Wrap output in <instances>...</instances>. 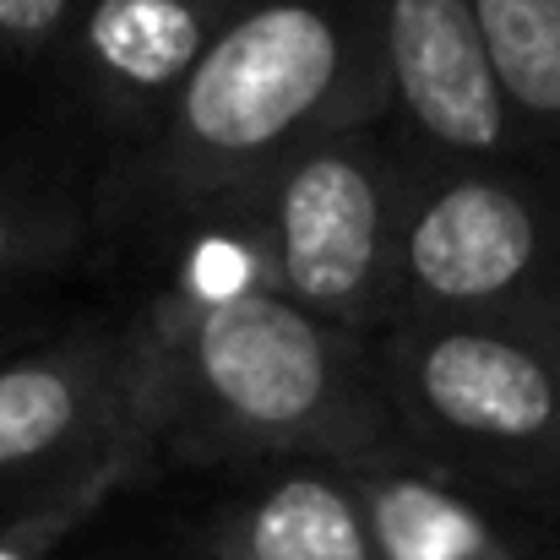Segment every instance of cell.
<instances>
[{"mask_svg": "<svg viewBox=\"0 0 560 560\" xmlns=\"http://www.w3.org/2000/svg\"><path fill=\"white\" fill-rule=\"evenodd\" d=\"M539 523H556V528H560V495H556V501H550V512H545Z\"/></svg>", "mask_w": 560, "mask_h": 560, "instance_id": "obj_15", "label": "cell"}, {"mask_svg": "<svg viewBox=\"0 0 560 560\" xmlns=\"http://www.w3.org/2000/svg\"><path fill=\"white\" fill-rule=\"evenodd\" d=\"M137 311L148 322V468L413 463L381 386L375 338L300 311L267 283L212 300L153 294Z\"/></svg>", "mask_w": 560, "mask_h": 560, "instance_id": "obj_1", "label": "cell"}, {"mask_svg": "<svg viewBox=\"0 0 560 560\" xmlns=\"http://www.w3.org/2000/svg\"><path fill=\"white\" fill-rule=\"evenodd\" d=\"M397 322L560 327V186L517 164H419Z\"/></svg>", "mask_w": 560, "mask_h": 560, "instance_id": "obj_5", "label": "cell"}, {"mask_svg": "<svg viewBox=\"0 0 560 560\" xmlns=\"http://www.w3.org/2000/svg\"><path fill=\"white\" fill-rule=\"evenodd\" d=\"M534 170L560 186V0H468Z\"/></svg>", "mask_w": 560, "mask_h": 560, "instance_id": "obj_11", "label": "cell"}, {"mask_svg": "<svg viewBox=\"0 0 560 560\" xmlns=\"http://www.w3.org/2000/svg\"><path fill=\"white\" fill-rule=\"evenodd\" d=\"M98 212L60 190H11L0 186V283L49 278L71 256H82Z\"/></svg>", "mask_w": 560, "mask_h": 560, "instance_id": "obj_13", "label": "cell"}, {"mask_svg": "<svg viewBox=\"0 0 560 560\" xmlns=\"http://www.w3.org/2000/svg\"><path fill=\"white\" fill-rule=\"evenodd\" d=\"M82 0H0V60L22 71H55Z\"/></svg>", "mask_w": 560, "mask_h": 560, "instance_id": "obj_14", "label": "cell"}, {"mask_svg": "<svg viewBox=\"0 0 560 560\" xmlns=\"http://www.w3.org/2000/svg\"><path fill=\"white\" fill-rule=\"evenodd\" d=\"M386 120L375 0H240L159 126L98 180V223L142 234L250 190L294 148Z\"/></svg>", "mask_w": 560, "mask_h": 560, "instance_id": "obj_2", "label": "cell"}, {"mask_svg": "<svg viewBox=\"0 0 560 560\" xmlns=\"http://www.w3.org/2000/svg\"><path fill=\"white\" fill-rule=\"evenodd\" d=\"M234 5L240 0H82L49 77L71 115L120 159L159 126Z\"/></svg>", "mask_w": 560, "mask_h": 560, "instance_id": "obj_8", "label": "cell"}, {"mask_svg": "<svg viewBox=\"0 0 560 560\" xmlns=\"http://www.w3.org/2000/svg\"><path fill=\"white\" fill-rule=\"evenodd\" d=\"M148 457L131 452V457H115L109 468L55 490V495H38V501H22V506H5L0 512V560H55L126 485L148 479Z\"/></svg>", "mask_w": 560, "mask_h": 560, "instance_id": "obj_12", "label": "cell"}, {"mask_svg": "<svg viewBox=\"0 0 560 560\" xmlns=\"http://www.w3.org/2000/svg\"><path fill=\"white\" fill-rule=\"evenodd\" d=\"M381 560H534L501 512L424 463L343 468Z\"/></svg>", "mask_w": 560, "mask_h": 560, "instance_id": "obj_10", "label": "cell"}, {"mask_svg": "<svg viewBox=\"0 0 560 560\" xmlns=\"http://www.w3.org/2000/svg\"><path fill=\"white\" fill-rule=\"evenodd\" d=\"M148 322L93 316L0 360V512L55 495L142 446Z\"/></svg>", "mask_w": 560, "mask_h": 560, "instance_id": "obj_6", "label": "cell"}, {"mask_svg": "<svg viewBox=\"0 0 560 560\" xmlns=\"http://www.w3.org/2000/svg\"><path fill=\"white\" fill-rule=\"evenodd\" d=\"M413 463L501 517L539 523L560 495V327L397 322L375 338Z\"/></svg>", "mask_w": 560, "mask_h": 560, "instance_id": "obj_3", "label": "cell"}, {"mask_svg": "<svg viewBox=\"0 0 560 560\" xmlns=\"http://www.w3.org/2000/svg\"><path fill=\"white\" fill-rule=\"evenodd\" d=\"M424 153L386 120L316 137L240 190L267 289L300 311L381 338L397 327V245Z\"/></svg>", "mask_w": 560, "mask_h": 560, "instance_id": "obj_4", "label": "cell"}, {"mask_svg": "<svg viewBox=\"0 0 560 560\" xmlns=\"http://www.w3.org/2000/svg\"><path fill=\"white\" fill-rule=\"evenodd\" d=\"M375 66L386 126L424 159L534 170L468 0H375Z\"/></svg>", "mask_w": 560, "mask_h": 560, "instance_id": "obj_7", "label": "cell"}, {"mask_svg": "<svg viewBox=\"0 0 560 560\" xmlns=\"http://www.w3.org/2000/svg\"><path fill=\"white\" fill-rule=\"evenodd\" d=\"M201 517L207 560H381L338 463H272Z\"/></svg>", "mask_w": 560, "mask_h": 560, "instance_id": "obj_9", "label": "cell"}]
</instances>
